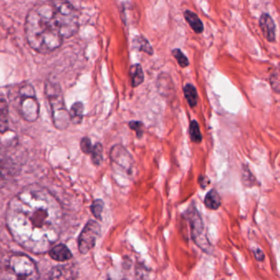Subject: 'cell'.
<instances>
[{
    "label": "cell",
    "instance_id": "6da1fadb",
    "mask_svg": "<svg viewBox=\"0 0 280 280\" xmlns=\"http://www.w3.org/2000/svg\"><path fill=\"white\" fill-rule=\"evenodd\" d=\"M61 209L57 199L39 185H29L8 204L6 222L13 240L33 253H44L57 240Z\"/></svg>",
    "mask_w": 280,
    "mask_h": 280
},
{
    "label": "cell",
    "instance_id": "7a4b0ae2",
    "mask_svg": "<svg viewBox=\"0 0 280 280\" xmlns=\"http://www.w3.org/2000/svg\"><path fill=\"white\" fill-rule=\"evenodd\" d=\"M79 13L67 0H48L31 8L25 23L27 43L37 53L47 54L61 47L64 39L79 30Z\"/></svg>",
    "mask_w": 280,
    "mask_h": 280
},
{
    "label": "cell",
    "instance_id": "3957f363",
    "mask_svg": "<svg viewBox=\"0 0 280 280\" xmlns=\"http://www.w3.org/2000/svg\"><path fill=\"white\" fill-rule=\"evenodd\" d=\"M9 98L12 104L24 120L36 121L39 115V105L35 90L31 84L23 82L18 84L12 89Z\"/></svg>",
    "mask_w": 280,
    "mask_h": 280
},
{
    "label": "cell",
    "instance_id": "277c9868",
    "mask_svg": "<svg viewBox=\"0 0 280 280\" xmlns=\"http://www.w3.org/2000/svg\"><path fill=\"white\" fill-rule=\"evenodd\" d=\"M4 280H38L39 270L35 262L24 254H12L4 262Z\"/></svg>",
    "mask_w": 280,
    "mask_h": 280
},
{
    "label": "cell",
    "instance_id": "5b68a950",
    "mask_svg": "<svg viewBox=\"0 0 280 280\" xmlns=\"http://www.w3.org/2000/svg\"><path fill=\"white\" fill-rule=\"evenodd\" d=\"M45 94L51 107L53 124L58 130H65L71 122L70 113L66 107L63 94L59 84L47 82L45 85Z\"/></svg>",
    "mask_w": 280,
    "mask_h": 280
},
{
    "label": "cell",
    "instance_id": "8992f818",
    "mask_svg": "<svg viewBox=\"0 0 280 280\" xmlns=\"http://www.w3.org/2000/svg\"><path fill=\"white\" fill-rule=\"evenodd\" d=\"M101 227L97 221L90 220L84 225V229H82L79 239H78V248L80 253L83 255L90 252L94 246L96 245V242L100 235Z\"/></svg>",
    "mask_w": 280,
    "mask_h": 280
},
{
    "label": "cell",
    "instance_id": "52a82bcc",
    "mask_svg": "<svg viewBox=\"0 0 280 280\" xmlns=\"http://www.w3.org/2000/svg\"><path fill=\"white\" fill-rule=\"evenodd\" d=\"M16 173V164L8 154L6 148L0 143V188H4Z\"/></svg>",
    "mask_w": 280,
    "mask_h": 280
},
{
    "label": "cell",
    "instance_id": "ba28073f",
    "mask_svg": "<svg viewBox=\"0 0 280 280\" xmlns=\"http://www.w3.org/2000/svg\"><path fill=\"white\" fill-rule=\"evenodd\" d=\"M186 215L187 218L189 221V225H190L192 238L195 240V243L198 244V245L202 247V244H203L202 241L204 240V239H203V237H204V235H203V233H204V225H203V220L201 218L200 214H199L195 206H191L188 209Z\"/></svg>",
    "mask_w": 280,
    "mask_h": 280
},
{
    "label": "cell",
    "instance_id": "9c48e42d",
    "mask_svg": "<svg viewBox=\"0 0 280 280\" xmlns=\"http://www.w3.org/2000/svg\"><path fill=\"white\" fill-rule=\"evenodd\" d=\"M110 158L113 162L127 172H131L134 167V159L129 152L121 145L113 146L111 149Z\"/></svg>",
    "mask_w": 280,
    "mask_h": 280
},
{
    "label": "cell",
    "instance_id": "30bf717a",
    "mask_svg": "<svg viewBox=\"0 0 280 280\" xmlns=\"http://www.w3.org/2000/svg\"><path fill=\"white\" fill-rule=\"evenodd\" d=\"M77 274V270L73 265H59L52 269L49 280H76Z\"/></svg>",
    "mask_w": 280,
    "mask_h": 280
},
{
    "label": "cell",
    "instance_id": "8fae6325",
    "mask_svg": "<svg viewBox=\"0 0 280 280\" xmlns=\"http://www.w3.org/2000/svg\"><path fill=\"white\" fill-rule=\"evenodd\" d=\"M259 26L266 40L271 43L274 42L276 38V27L271 16L263 12L259 19Z\"/></svg>",
    "mask_w": 280,
    "mask_h": 280
},
{
    "label": "cell",
    "instance_id": "7c38bea8",
    "mask_svg": "<svg viewBox=\"0 0 280 280\" xmlns=\"http://www.w3.org/2000/svg\"><path fill=\"white\" fill-rule=\"evenodd\" d=\"M49 256L57 262H68L72 258V253L65 244H58L49 251Z\"/></svg>",
    "mask_w": 280,
    "mask_h": 280
},
{
    "label": "cell",
    "instance_id": "4fadbf2b",
    "mask_svg": "<svg viewBox=\"0 0 280 280\" xmlns=\"http://www.w3.org/2000/svg\"><path fill=\"white\" fill-rule=\"evenodd\" d=\"M9 129V109L7 101L0 98V133L4 134Z\"/></svg>",
    "mask_w": 280,
    "mask_h": 280
},
{
    "label": "cell",
    "instance_id": "5bb4252c",
    "mask_svg": "<svg viewBox=\"0 0 280 280\" xmlns=\"http://www.w3.org/2000/svg\"><path fill=\"white\" fill-rule=\"evenodd\" d=\"M184 18L187 23L190 26L191 28L195 31L197 34H201L204 31V26L199 16L190 10H186L184 12Z\"/></svg>",
    "mask_w": 280,
    "mask_h": 280
},
{
    "label": "cell",
    "instance_id": "9a60e30c",
    "mask_svg": "<svg viewBox=\"0 0 280 280\" xmlns=\"http://www.w3.org/2000/svg\"><path fill=\"white\" fill-rule=\"evenodd\" d=\"M130 77H131V85L133 88H137L138 86L143 84L144 80V73L140 64H134L130 69Z\"/></svg>",
    "mask_w": 280,
    "mask_h": 280
},
{
    "label": "cell",
    "instance_id": "2e32d148",
    "mask_svg": "<svg viewBox=\"0 0 280 280\" xmlns=\"http://www.w3.org/2000/svg\"><path fill=\"white\" fill-rule=\"evenodd\" d=\"M204 204L210 210L216 211L221 206V199L216 189H211L205 197Z\"/></svg>",
    "mask_w": 280,
    "mask_h": 280
},
{
    "label": "cell",
    "instance_id": "e0dca14e",
    "mask_svg": "<svg viewBox=\"0 0 280 280\" xmlns=\"http://www.w3.org/2000/svg\"><path fill=\"white\" fill-rule=\"evenodd\" d=\"M84 104L81 102H75L69 112L71 122L75 125L80 124L84 117Z\"/></svg>",
    "mask_w": 280,
    "mask_h": 280
},
{
    "label": "cell",
    "instance_id": "ac0fdd59",
    "mask_svg": "<svg viewBox=\"0 0 280 280\" xmlns=\"http://www.w3.org/2000/svg\"><path fill=\"white\" fill-rule=\"evenodd\" d=\"M133 46L135 49L139 51L144 52L148 55H153L154 51L149 42L146 38L143 36H136L133 39Z\"/></svg>",
    "mask_w": 280,
    "mask_h": 280
},
{
    "label": "cell",
    "instance_id": "d6986e66",
    "mask_svg": "<svg viewBox=\"0 0 280 280\" xmlns=\"http://www.w3.org/2000/svg\"><path fill=\"white\" fill-rule=\"evenodd\" d=\"M184 97L188 101V103L190 107H195L198 104V99H199V95L197 92L196 88L195 85L192 84H187L184 87Z\"/></svg>",
    "mask_w": 280,
    "mask_h": 280
},
{
    "label": "cell",
    "instance_id": "ffe728a7",
    "mask_svg": "<svg viewBox=\"0 0 280 280\" xmlns=\"http://www.w3.org/2000/svg\"><path fill=\"white\" fill-rule=\"evenodd\" d=\"M90 155H91L93 163L95 166H100L102 160H103V147L100 143H97L93 147V150Z\"/></svg>",
    "mask_w": 280,
    "mask_h": 280
},
{
    "label": "cell",
    "instance_id": "44dd1931",
    "mask_svg": "<svg viewBox=\"0 0 280 280\" xmlns=\"http://www.w3.org/2000/svg\"><path fill=\"white\" fill-rule=\"evenodd\" d=\"M189 136H190L191 141L195 143H201L203 139V135L201 134L199 123L195 120L191 121L190 125H189Z\"/></svg>",
    "mask_w": 280,
    "mask_h": 280
},
{
    "label": "cell",
    "instance_id": "7402d4cb",
    "mask_svg": "<svg viewBox=\"0 0 280 280\" xmlns=\"http://www.w3.org/2000/svg\"><path fill=\"white\" fill-rule=\"evenodd\" d=\"M104 208V203L102 199H96L90 206V211L96 219L102 220V214Z\"/></svg>",
    "mask_w": 280,
    "mask_h": 280
},
{
    "label": "cell",
    "instance_id": "603a6c76",
    "mask_svg": "<svg viewBox=\"0 0 280 280\" xmlns=\"http://www.w3.org/2000/svg\"><path fill=\"white\" fill-rule=\"evenodd\" d=\"M171 53L172 56L176 58V61L181 68H185L189 66V61H188V57L184 55V53L180 49H173Z\"/></svg>",
    "mask_w": 280,
    "mask_h": 280
},
{
    "label": "cell",
    "instance_id": "cb8c5ba5",
    "mask_svg": "<svg viewBox=\"0 0 280 280\" xmlns=\"http://www.w3.org/2000/svg\"><path fill=\"white\" fill-rule=\"evenodd\" d=\"M243 182L246 187H252L256 184V178L247 166H244L243 169Z\"/></svg>",
    "mask_w": 280,
    "mask_h": 280
},
{
    "label": "cell",
    "instance_id": "d4e9b609",
    "mask_svg": "<svg viewBox=\"0 0 280 280\" xmlns=\"http://www.w3.org/2000/svg\"><path fill=\"white\" fill-rule=\"evenodd\" d=\"M129 126L132 131H135L137 135L138 139H141L143 137L144 132V126L141 121H132L129 122Z\"/></svg>",
    "mask_w": 280,
    "mask_h": 280
},
{
    "label": "cell",
    "instance_id": "484cf974",
    "mask_svg": "<svg viewBox=\"0 0 280 280\" xmlns=\"http://www.w3.org/2000/svg\"><path fill=\"white\" fill-rule=\"evenodd\" d=\"M80 149L84 154H90L93 150L92 143L88 137H84L80 140Z\"/></svg>",
    "mask_w": 280,
    "mask_h": 280
},
{
    "label": "cell",
    "instance_id": "4316f807",
    "mask_svg": "<svg viewBox=\"0 0 280 280\" xmlns=\"http://www.w3.org/2000/svg\"><path fill=\"white\" fill-rule=\"evenodd\" d=\"M199 183L200 184L201 188H206L211 182H210V180H209L207 176L201 175L199 177Z\"/></svg>",
    "mask_w": 280,
    "mask_h": 280
},
{
    "label": "cell",
    "instance_id": "83f0119b",
    "mask_svg": "<svg viewBox=\"0 0 280 280\" xmlns=\"http://www.w3.org/2000/svg\"><path fill=\"white\" fill-rule=\"evenodd\" d=\"M254 256L257 262H263L265 260V254L263 251L259 248H255L253 250Z\"/></svg>",
    "mask_w": 280,
    "mask_h": 280
},
{
    "label": "cell",
    "instance_id": "f1b7e54d",
    "mask_svg": "<svg viewBox=\"0 0 280 280\" xmlns=\"http://www.w3.org/2000/svg\"><path fill=\"white\" fill-rule=\"evenodd\" d=\"M106 280H125L122 278H114V277H112V278H109Z\"/></svg>",
    "mask_w": 280,
    "mask_h": 280
}]
</instances>
